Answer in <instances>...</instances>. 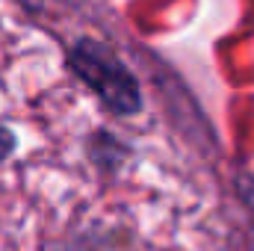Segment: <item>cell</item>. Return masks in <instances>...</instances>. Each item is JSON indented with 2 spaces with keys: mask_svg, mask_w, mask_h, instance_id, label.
Returning a JSON list of instances; mask_svg holds the SVG:
<instances>
[{
  "mask_svg": "<svg viewBox=\"0 0 254 251\" xmlns=\"http://www.w3.org/2000/svg\"><path fill=\"white\" fill-rule=\"evenodd\" d=\"M71 71L101 98V104L116 116H133L142 107L139 86L127 68L104 42L80 39L68 51Z\"/></svg>",
  "mask_w": 254,
  "mask_h": 251,
  "instance_id": "6da1fadb",
  "label": "cell"
},
{
  "mask_svg": "<svg viewBox=\"0 0 254 251\" xmlns=\"http://www.w3.org/2000/svg\"><path fill=\"white\" fill-rule=\"evenodd\" d=\"M237 187H240V195L252 213V234H254V178H237Z\"/></svg>",
  "mask_w": 254,
  "mask_h": 251,
  "instance_id": "7a4b0ae2",
  "label": "cell"
},
{
  "mask_svg": "<svg viewBox=\"0 0 254 251\" xmlns=\"http://www.w3.org/2000/svg\"><path fill=\"white\" fill-rule=\"evenodd\" d=\"M12 151H15V133H12L9 127L0 125V163H3Z\"/></svg>",
  "mask_w": 254,
  "mask_h": 251,
  "instance_id": "3957f363",
  "label": "cell"
},
{
  "mask_svg": "<svg viewBox=\"0 0 254 251\" xmlns=\"http://www.w3.org/2000/svg\"><path fill=\"white\" fill-rule=\"evenodd\" d=\"M65 3H68V0H65Z\"/></svg>",
  "mask_w": 254,
  "mask_h": 251,
  "instance_id": "277c9868",
  "label": "cell"
}]
</instances>
